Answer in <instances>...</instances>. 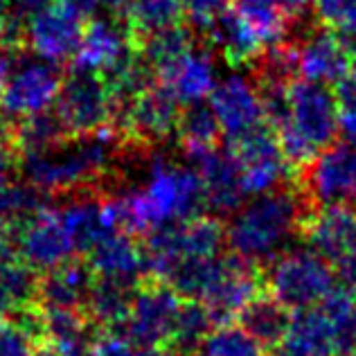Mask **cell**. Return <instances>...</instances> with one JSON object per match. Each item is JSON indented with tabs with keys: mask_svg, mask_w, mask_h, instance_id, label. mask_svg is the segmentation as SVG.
<instances>
[{
	"mask_svg": "<svg viewBox=\"0 0 356 356\" xmlns=\"http://www.w3.org/2000/svg\"><path fill=\"white\" fill-rule=\"evenodd\" d=\"M106 196L118 228L131 235L194 219L208 208L199 172L165 156L149 158L143 185Z\"/></svg>",
	"mask_w": 356,
	"mask_h": 356,
	"instance_id": "cell-1",
	"label": "cell"
},
{
	"mask_svg": "<svg viewBox=\"0 0 356 356\" xmlns=\"http://www.w3.org/2000/svg\"><path fill=\"white\" fill-rule=\"evenodd\" d=\"M122 143L120 129L108 124L83 136H68L57 147L18 156V174L45 196L90 190L113 167Z\"/></svg>",
	"mask_w": 356,
	"mask_h": 356,
	"instance_id": "cell-2",
	"label": "cell"
},
{
	"mask_svg": "<svg viewBox=\"0 0 356 356\" xmlns=\"http://www.w3.org/2000/svg\"><path fill=\"white\" fill-rule=\"evenodd\" d=\"M307 199L291 190H273L250 196L230 214L226 223V246L232 255L248 264H270L291 246V239L302 232Z\"/></svg>",
	"mask_w": 356,
	"mask_h": 356,
	"instance_id": "cell-3",
	"label": "cell"
},
{
	"mask_svg": "<svg viewBox=\"0 0 356 356\" xmlns=\"http://www.w3.org/2000/svg\"><path fill=\"white\" fill-rule=\"evenodd\" d=\"M275 134L293 170H305L341 136L339 95L325 83L293 79L289 83L286 115Z\"/></svg>",
	"mask_w": 356,
	"mask_h": 356,
	"instance_id": "cell-4",
	"label": "cell"
},
{
	"mask_svg": "<svg viewBox=\"0 0 356 356\" xmlns=\"http://www.w3.org/2000/svg\"><path fill=\"white\" fill-rule=\"evenodd\" d=\"M264 286L289 312L318 307L339 286V273L330 259L312 246L286 248L266 268Z\"/></svg>",
	"mask_w": 356,
	"mask_h": 356,
	"instance_id": "cell-5",
	"label": "cell"
},
{
	"mask_svg": "<svg viewBox=\"0 0 356 356\" xmlns=\"http://www.w3.org/2000/svg\"><path fill=\"white\" fill-rule=\"evenodd\" d=\"M226 248V226L217 217H199L178 221L149 232L145 241L147 270L154 280L170 277L185 261L217 257Z\"/></svg>",
	"mask_w": 356,
	"mask_h": 356,
	"instance_id": "cell-6",
	"label": "cell"
},
{
	"mask_svg": "<svg viewBox=\"0 0 356 356\" xmlns=\"http://www.w3.org/2000/svg\"><path fill=\"white\" fill-rule=\"evenodd\" d=\"M118 108V99L104 74L72 70V74L63 77L54 113L70 136H83L113 124Z\"/></svg>",
	"mask_w": 356,
	"mask_h": 356,
	"instance_id": "cell-7",
	"label": "cell"
},
{
	"mask_svg": "<svg viewBox=\"0 0 356 356\" xmlns=\"http://www.w3.org/2000/svg\"><path fill=\"white\" fill-rule=\"evenodd\" d=\"M88 16L74 0H48L23 23V43L34 57L50 63L72 61Z\"/></svg>",
	"mask_w": 356,
	"mask_h": 356,
	"instance_id": "cell-8",
	"label": "cell"
},
{
	"mask_svg": "<svg viewBox=\"0 0 356 356\" xmlns=\"http://www.w3.org/2000/svg\"><path fill=\"white\" fill-rule=\"evenodd\" d=\"M21 261L36 273H48L74 259L77 250L61 219L59 205H43L25 221L5 230Z\"/></svg>",
	"mask_w": 356,
	"mask_h": 356,
	"instance_id": "cell-9",
	"label": "cell"
},
{
	"mask_svg": "<svg viewBox=\"0 0 356 356\" xmlns=\"http://www.w3.org/2000/svg\"><path fill=\"white\" fill-rule=\"evenodd\" d=\"M61 83L63 77L57 63L39 59L34 54L16 57L0 92V111L14 122L52 111L57 104Z\"/></svg>",
	"mask_w": 356,
	"mask_h": 356,
	"instance_id": "cell-10",
	"label": "cell"
},
{
	"mask_svg": "<svg viewBox=\"0 0 356 356\" xmlns=\"http://www.w3.org/2000/svg\"><path fill=\"white\" fill-rule=\"evenodd\" d=\"M183 300L185 298L163 280H145L136 286L129 314L118 332L124 334L138 348L170 345Z\"/></svg>",
	"mask_w": 356,
	"mask_h": 356,
	"instance_id": "cell-11",
	"label": "cell"
},
{
	"mask_svg": "<svg viewBox=\"0 0 356 356\" xmlns=\"http://www.w3.org/2000/svg\"><path fill=\"white\" fill-rule=\"evenodd\" d=\"M181 104L161 83H152L118 111V129L124 140L140 147H156L176 134Z\"/></svg>",
	"mask_w": 356,
	"mask_h": 356,
	"instance_id": "cell-12",
	"label": "cell"
},
{
	"mask_svg": "<svg viewBox=\"0 0 356 356\" xmlns=\"http://www.w3.org/2000/svg\"><path fill=\"white\" fill-rule=\"evenodd\" d=\"M208 104L219 122L221 136L230 145L266 127V111L259 86L246 74H230L221 79L212 90Z\"/></svg>",
	"mask_w": 356,
	"mask_h": 356,
	"instance_id": "cell-13",
	"label": "cell"
},
{
	"mask_svg": "<svg viewBox=\"0 0 356 356\" xmlns=\"http://www.w3.org/2000/svg\"><path fill=\"white\" fill-rule=\"evenodd\" d=\"M300 178L309 205L321 208L352 201L356 196V147L334 143L300 170Z\"/></svg>",
	"mask_w": 356,
	"mask_h": 356,
	"instance_id": "cell-14",
	"label": "cell"
},
{
	"mask_svg": "<svg viewBox=\"0 0 356 356\" xmlns=\"http://www.w3.org/2000/svg\"><path fill=\"white\" fill-rule=\"evenodd\" d=\"M354 350L348 332L318 305L291 314L284 341L268 356H348Z\"/></svg>",
	"mask_w": 356,
	"mask_h": 356,
	"instance_id": "cell-15",
	"label": "cell"
},
{
	"mask_svg": "<svg viewBox=\"0 0 356 356\" xmlns=\"http://www.w3.org/2000/svg\"><path fill=\"white\" fill-rule=\"evenodd\" d=\"M230 147L235 149V156L241 167L243 187H246L248 196L277 190L284 183L289 172L293 170L275 129H270L268 124Z\"/></svg>",
	"mask_w": 356,
	"mask_h": 356,
	"instance_id": "cell-16",
	"label": "cell"
},
{
	"mask_svg": "<svg viewBox=\"0 0 356 356\" xmlns=\"http://www.w3.org/2000/svg\"><path fill=\"white\" fill-rule=\"evenodd\" d=\"M187 163L201 176L205 203L210 210L230 217L248 199L241 178V167L232 147L214 145L210 149H203V152L187 154Z\"/></svg>",
	"mask_w": 356,
	"mask_h": 356,
	"instance_id": "cell-17",
	"label": "cell"
},
{
	"mask_svg": "<svg viewBox=\"0 0 356 356\" xmlns=\"http://www.w3.org/2000/svg\"><path fill=\"white\" fill-rule=\"evenodd\" d=\"M293 61L298 79L339 86L350 72L354 59L341 36L321 25L293 43Z\"/></svg>",
	"mask_w": 356,
	"mask_h": 356,
	"instance_id": "cell-18",
	"label": "cell"
},
{
	"mask_svg": "<svg viewBox=\"0 0 356 356\" xmlns=\"http://www.w3.org/2000/svg\"><path fill=\"white\" fill-rule=\"evenodd\" d=\"M156 83L170 92L181 106L208 102L212 90L217 88V63L210 50L192 45L181 57H176L156 72Z\"/></svg>",
	"mask_w": 356,
	"mask_h": 356,
	"instance_id": "cell-19",
	"label": "cell"
},
{
	"mask_svg": "<svg viewBox=\"0 0 356 356\" xmlns=\"http://www.w3.org/2000/svg\"><path fill=\"white\" fill-rule=\"evenodd\" d=\"M259 289L261 280L255 266L228 252L219 275L214 277L210 289L196 302L208 307V312L217 323H228L232 318H239L243 309L255 298H259Z\"/></svg>",
	"mask_w": 356,
	"mask_h": 356,
	"instance_id": "cell-20",
	"label": "cell"
},
{
	"mask_svg": "<svg viewBox=\"0 0 356 356\" xmlns=\"http://www.w3.org/2000/svg\"><path fill=\"white\" fill-rule=\"evenodd\" d=\"M136 50V39L124 21L90 18L72 57V70L106 74Z\"/></svg>",
	"mask_w": 356,
	"mask_h": 356,
	"instance_id": "cell-21",
	"label": "cell"
},
{
	"mask_svg": "<svg viewBox=\"0 0 356 356\" xmlns=\"http://www.w3.org/2000/svg\"><path fill=\"white\" fill-rule=\"evenodd\" d=\"M302 237L307 246L318 250L336 266L356 250V208L339 203L309 210L302 221Z\"/></svg>",
	"mask_w": 356,
	"mask_h": 356,
	"instance_id": "cell-22",
	"label": "cell"
},
{
	"mask_svg": "<svg viewBox=\"0 0 356 356\" xmlns=\"http://www.w3.org/2000/svg\"><path fill=\"white\" fill-rule=\"evenodd\" d=\"M59 212L74 243V250L81 252V255H88L102 239L120 230L113 210H111L108 196L95 190L70 194V199L59 205Z\"/></svg>",
	"mask_w": 356,
	"mask_h": 356,
	"instance_id": "cell-23",
	"label": "cell"
},
{
	"mask_svg": "<svg viewBox=\"0 0 356 356\" xmlns=\"http://www.w3.org/2000/svg\"><path fill=\"white\" fill-rule=\"evenodd\" d=\"M86 261L95 277L127 286L143 284L149 275L145 243L136 241V237L124 230H115L102 239L86 255Z\"/></svg>",
	"mask_w": 356,
	"mask_h": 356,
	"instance_id": "cell-24",
	"label": "cell"
},
{
	"mask_svg": "<svg viewBox=\"0 0 356 356\" xmlns=\"http://www.w3.org/2000/svg\"><path fill=\"white\" fill-rule=\"evenodd\" d=\"M45 348L63 356H88L97 339L95 325L81 309H45L36 305Z\"/></svg>",
	"mask_w": 356,
	"mask_h": 356,
	"instance_id": "cell-25",
	"label": "cell"
},
{
	"mask_svg": "<svg viewBox=\"0 0 356 356\" xmlns=\"http://www.w3.org/2000/svg\"><path fill=\"white\" fill-rule=\"evenodd\" d=\"M95 273L88 261L70 259L39 277L36 305L45 309H86Z\"/></svg>",
	"mask_w": 356,
	"mask_h": 356,
	"instance_id": "cell-26",
	"label": "cell"
},
{
	"mask_svg": "<svg viewBox=\"0 0 356 356\" xmlns=\"http://www.w3.org/2000/svg\"><path fill=\"white\" fill-rule=\"evenodd\" d=\"M212 48L230 65H246L264 57L266 45L235 7L228 9L208 32Z\"/></svg>",
	"mask_w": 356,
	"mask_h": 356,
	"instance_id": "cell-27",
	"label": "cell"
},
{
	"mask_svg": "<svg viewBox=\"0 0 356 356\" xmlns=\"http://www.w3.org/2000/svg\"><path fill=\"white\" fill-rule=\"evenodd\" d=\"M39 273L16 252L0 255V316H18L36 305L39 293Z\"/></svg>",
	"mask_w": 356,
	"mask_h": 356,
	"instance_id": "cell-28",
	"label": "cell"
},
{
	"mask_svg": "<svg viewBox=\"0 0 356 356\" xmlns=\"http://www.w3.org/2000/svg\"><path fill=\"white\" fill-rule=\"evenodd\" d=\"M183 18L181 0H131L124 7V23L136 41L183 25Z\"/></svg>",
	"mask_w": 356,
	"mask_h": 356,
	"instance_id": "cell-29",
	"label": "cell"
},
{
	"mask_svg": "<svg viewBox=\"0 0 356 356\" xmlns=\"http://www.w3.org/2000/svg\"><path fill=\"white\" fill-rule=\"evenodd\" d=\"M239 323L266 350H273L284 341V336L289 332V323H291V312L280 305L275 298L259 296L239 314Z\"/></svg>",
	"mask_w": 356,
	"mask_h": 356,
	"instance_id": "cell-30",
	"label": "cell"
},
{
	"mask_svg": "<svg viewBox=\"0 0 356 356\" xmlns=\"http://www.w3.org/2000/svg\"><path fill=\"white\" fill-rule=\"evenodd\" d=\"M134 291L136 286L95 277V284L90 289L83 312H86V316L95 327H102V330H120L129 314Z\"/></svg>",
	"mask_w": 356,
	"mask_h": 356,
	"instance_id": "cell-31",
	"label": "cell"
},
{
	"mask_svg": "<svg viewBox=\"0 0 356 356\" xmlns=\"http://www.w3.org/2000/svg\"><path fill=\"white\" fill-rule=\"evenodd\" d=\"M68 136V129L63 127L59 115L52 113V111H45V113L16 122L12 131V147L16 156L39 154L45 152V149L57 147Z\"/></svg>",
	"mask_w": 356,
	"mask_h": 356,
	"instance_id": "cell-32",
	"label": "cell"
},
{
	"mask_svg": "<svg viewBox=\"0 0 356 356\" xmlns=\"http://www.w3.org/2000/svg\"><path fill=\"white\" fill-rule=\"evenodd\" d=\"M219 136H221L219 122L214 118L208 102L181 108V115H178V124H176V138L185 149V156L214 147L219 143Z\"/></svg>",
	"mask_w": 356,
	"mask_h": 356,
	"instance_id": "cell-33",
	"label": "cell"
},
{
	"mask_svg": "<svg viewBox=\"0 0 356 356\" xmlns=\"http://www.w3.org/2000/svg\"><path fill=\"white\" fill-rule=\"evenodd\" d=\"M43 343L36 309L18 316H0V356H34Z\"/></svg>",
	"mask_w": 356,
	"mask_h": 356,
	"instance_id": "cell-34",
	"label": "cell"
},
{
	"mask_svg": "<svg viewBox=\"0 0 356 356\" xmlns=\"http://www.w3.org/2000/svg\"><path fill=\"white\" fill-rule=\"evenodd\" d=\"M214 325H217V321H214L212 314L208 312V307L196 302V300H183V307L174 323L170 345L187 356L194 352L199 354L201 343L205 341V336L212 332Z\"/></svg>",
	"mask_w": 356,
	"mask_h": 356,
	"instance_id": "cell-35",
	"label": "cell"
},
{
	"mask_svg": "<svg viewBox=\"0 0 356 356\" xmlns=\"http://www.w3.org/2000/svg\"><path fill=\"white\" fill-rule=\"evenodd\" d=\"M264 345L246 332L241 323H217L205 336L199 356H264Z\"/></svg>",
	"mask_w": 356,
	"mask_h": 356,
	"instance_id": "cell-36",
	"label": "cell"
},
{
	"mask_svg": "<svg viewBox=\"0 0 356 356\" xmlns=\"http://www.w3.org/2000/svg\"><path fill=\"white\" fill-rule=\"evenodd\" d=\"M45 203V194L36 190L27 181H9L0 187V226L5 230L25 221L30 214L41 210Z\"/></svg>",
	"mask_w": 356,
	"mask_h": 356,
	"instance_id": "cell-37",
	"label": "cell"
},
{
	"mask_svg": "<svg viewBox=\"0 0 356 356\" xmlns=\"http://www.w3.org/2000/svg\"><path fill=\"white\" fill-rule=\"evenodd\" d=\"M194 36L187 27L178 25L172 27V30H165V32H158L147 36V39H140L138 41V50L143 54V59L149 63V68L154 72L158 68H163L170 61H174L176 57H181L185 50H190L194 45Z\"/></svg>",
	"mask_w": 356,
	"mask_h": 356,
	"instance_id": "cell-38",
	"label": "cell"
},
{
	"mask_svg": "<svg viewBox=\"0 0 356 356\" xmlns=\"http://www.w3.org/2000/svg\"><path fill=\"white\" fill-rule=\"evenodd\" d=\"M185 21L194 30L208 34L212 25L230 9V0H181Z\"/></svg>",
	"mask_w": 356,
	"mask_h": 356,
	"instance_id": "cell-39",
	"label": "cell"
},
{
	"mask_svg": "<svg viewBox=\"0 0 356 356\" xmlns=\"http://www.w3.org/2000/svg\"><path fill=\"white\" fill-rule=\"evenodd\" d=\"M23 43V25L14 21L12 0H0V48L16 50Z\"/></svg>",
	"mask_w": 356,
	"mask_h": 356,
	"instance_id": "cell-40",
	"label": "cell"
},
{
	"mask_svg": "<svg viewBox=\"0 0 356 356\" xmlns=\"http://www.w3.org/2000/svg\"><path fill=\"white\" fill-rule=\"evenodd\" d=\"M336 95L341 102V111L356 108V59L352 61V68L345 74V79L336 86Z\"/></svg>",
	"mask_w": 356,
	"mask_h": 356,
	"instance_id": "cell-41",
	"label": "cell"
},
{
	"mask_svg": "<svg viewBox=\"0 0 356 356\" xmlns=\"http://www.w3.org/2000/svg\"><path fill=\"white\" fill-rule=\"evenodd\" d=\"M341 134L345 143L356 147V108L341 111Z\"/></svg>",
	"mask_w": 356,
	"mask_h": 356,
	"instance_id": "cell-42",
	"label": "cell"
},
{
	"mask_svg": "<svg viewBox=\"0 0 356 356\" xmlns=\"http://www.w3.org/2000/svg\"><path fill=\"white\" fill-rule=\"evenodd\" d=\"M129 356H187V354L178 352L172 345H154V348H138L136 345Z\"/></svg>",
	"mask_w": 356,
	"mask_h": 356,
	"instance_id": "cell-43",
	"label": "cell"
},
{
	"mask_svg": "<svg viewBox=\"0 0 356 356\" xmlns=\"http://www.w3.org/2000/svg\"><path fill=\"white\" fill-rule=\"evenodd\" d=\"M282 7L286 9L289 16H302L309 7H312L316 0H280Z\"/></svg>",
	"mask_w": 356,
	"mask_h": 356,
	"instance_id": "cell-44",
	"label": "cell"
},
{
	"mask_svg": "<svg viewBox=\"0 0 356 356\" xmlns=\"http://www.w3.org/2000/svg\"><path fill=\"white\" fill-rule=\"evenodd\" d=\"M131 0H99V7L108 9V12H124V7Z\"/></svg>",
	"mask_w": 356,
	"mask_h": 356,
	"instance_id": "cell-45",
	"label": "cell"
},
{
	"mask_svg": "<svg viewBox=\"0 0 356 356\" xmlns=\"http://www.w3.org/2000/svg\"><path fill=\"white\" fill-rule=\"evenodd\" d=\"M74 3L79 5V9L86 16H92L97 12V7H99V0H74Z\"/></svg>",
	"mask_w": 356,
	"mask_h": 356,
	"instance_id": "cell-46",
	"label": "cell"
},
{
	"mask_svg": "<svg viewBox=\"0 0 356 356\" xmlns=\"http://www.w3.org/2000/svg\"><path fill=\"white\" fill-rule=\"evenodd\" d=\"M9 143H12V131H9V129L5 127V122L0 120V149L7 147Z\"/></svg>",
	"mask_w": 356,
	"mask_h": 356,
	"instance_id": "cell-47",
	"label": "cell"
},
{
	"mask_svg": "<svg viewBox=\"0 0 356 356\" xmlns=\"http://www.w3.org/2000/svg\"><path fill=\"white\" fill-rule=\"evenodd\" d=\"M34 356H63V354H59V352H54V350H50V348H45V350H39Z\"/></svg>",
	"mask_w": 356,
	"mask_h": 356,
	"instance_id": "cell-48",
	"label": "cell"
},
{
	"mask_svg": "<svg viewBox=\"0 0 356 356\" xmlns=\"http://www.w3.org/2000/svg\"><path fill=\"white\" fill-rule=\"evenodd\" d=\"M354 339H356V312H354Z\"/></svg>",
	"mask_w": 356,
	"mask_h": 356,
	"instance_id": "cell-49",
	"label": "cell"
},
{
	"mask_svg": "<svg viewBox=\"0 0 356 356\" xmlns=\"http://www.w3.org/2000/svg\"><path fill=\"white\" fill-rule=\"evenodd\" d=\"M348 356H356V350H354V352H350V354H348Z\"/></svg>",
	"mask_w": 356,
	"mask_h": 356,
	"instance_id": "cell-50",
	"label": "cell"
},
{
	"mask_svg": "<svg viewBox=\"0 0 356 356\" xmlns=\"http://www.w3.org/2000/svg\"><path fill=\"white\" fill-rule=\"evenodd\" d=\"M354 201H356V196H354Z\"/></svg>",
	"mask_w": 356,
	"mask_h": 356,
	"instance_id": "cell-51",
	"label": "cell"
}]
</instances>
